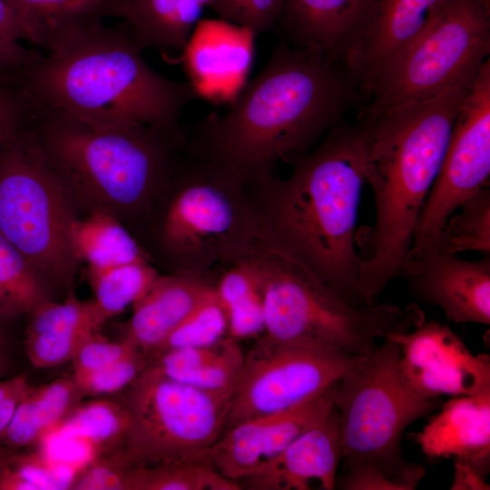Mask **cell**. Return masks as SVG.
<instances>
[{
    "mask_svg": "<svg viewBox=\"0 0 490 490\" xmlns=\"http://www.w3.org/2000/svg\"><path fill=\"white\" fill-rule=\"evenodd\" d=\"M28 113L19 89L12 83L0 84V146L24 126Z\"/></svg>",
    "mask_w": 490,
    "mask_h": 490,
    "instance_id": "cell-41",
    "label": "cell"
},
{
    "mask_svg": "<svg viewBox=\"0 0 490 490\" xmlns=\"http://www.w3.org/2000/svg\"><path fill=\"white\" fill-rule=\"evenodd\" d=\"M74 198L24 125L0 146V234L50 285L68 289L77 260L69 240Z\"/></svg>",
    "mask_w": 490,
    "mask_h": 490,
    "instance_id": "cell-9",
    "label": "cell"
},
{
    "mask_svg": "<svg viewBox=\"0 0 490 490\" xmlns=\"http://www.w3.org/2000/svg\"><path fill=\"white\" fill-rule=\"evenodd\" d=\"M221 270L159 274L132 305L122 340L150 358L179 325L214 296Z\"/></svg>",
    "mask_w": 490,
    "mask_h": 490,
    "instance_id": "cell-18",
    "label": "cell"
},
{
    "mask_svg": "<svg viewBox=\"0 0 490 490\" xmlns=\"http://www.w3.org/2000/svg\"><path fill=\"white\" fill-rule=\"evenodd\" d=\"M475 77L431 98L361 119L364 173L376 210L367 235L368 252L359 256V281L368 305L378 302L388 283L407 269L421 211Z\"/></svg>",
    "mask_w": 490,
    "mask_h": 490,
    "instance_id": "cell-4",
    "label": "cell"
},
{
    "mask_svg": "<svg viewBox=\"0 0 490 490\" xmlns=\"http://www.w3.org/2000/svg\"><path fill=\"white\" fill-rule=\"evenodd\" d=\"M416 301L439 307L448 321L490 324V256L466 260L426 248L409 261L401 277Z\"/></svg>",
    "mask_w": 490,
    "mask_h": 490,
    "instance_id": "cell-15",
    "label": "cell"
},
{
    "mask_svg": "<svg viewBox=\"0 0 490 490\" xmlns=\"http://www.w3.org/2000/svg\"><path fill=\"white\" fill-rule=\"evenodd\" d=\"M14 11L24 40L42 46L52 33L74 24L123 19L129 0H5Z\"/></svg>",
    "mask_w": 490,
    "mask_h": 490,
    "instance_id": "cell-26",
    "label": "cell"
},
{
    "mask_svg": "<svg viewBox=\"0 0 490 490\" xmlns=\"http://www.w3.org/2000/svg\"><path fill=\"white\" fill-rule=\"evenodd\" d=\"M95 332V331H94ZM93 332L47 331L25 335V351L37 368H49L72 360L83 342Z\"/></svg>",
    "mask_w": 490,
    "mask_h": 490,
    "instance_id": "cell-38",
    "label": "cell"
},
{
    "mask_svg": "<svg viewBox=\"0 0 490 490\" xmlns=\"http://www.w3.org/2000/svg\"><path fill=\"white\" fill-rule=\"evenodd\" d=\"M135 466L125 445L96 455L74 475L70 490H127L129 475Z\"/></svg>",
    "mask_w": 490,
    "mask_h": 490,
    "instance_id": "cell-35",
    "label": "cell"
},
{
    "mask_svg": "<svg viewBox=\"0 0 490 490\" xmlns=\"http://www.w3.org/2000/svg\"><path fill=\"white\" fill-rule=\"evenodd\" d=\"M125 447L136 466L209 459L227 422L230 397L146 368L124 390Z\"/></svg>",
    "mask_w": 490,
    "mask_h": 490,
    "instance_id": "cell-11",
    "label": "cell"
},
{
    "mask_svg": "<svg viewBox=\"0 0 490 490\" xmlns=\"http://www.w3.org/2000/svg\"><path fill=\"white\" fill-rule=\"evenodd\" d=\"M228 336V318L216 292L181 325H179L150 356L149 359L166 350L204 347L218 343Z\"/></svg>",
    "mask_w": 490,
    "mask_h": 490,
    "instance_id": "cell-34",
    "label": "cell"
},
{
    "mask_svg": "<svg viewBox=\"0 0 490 490\" xmlns=\"http://www.w3.org/2000/svg\"><path fill=\"white\" fill-rule=\"evenodd\" d=\"M82 399L83 395L71 376L41 386L29 385L9 426L0 436V446L23 449L36 445L56 429Z\"/></svg>",
    "mask_w": 490,
    "mask_h": 490,
    "instance_id": "cell-24",
    "label": "cell"
},
{
    "mask_svg": "<svg viewBox=\"0 0 490 490\" xmlns=\"http://www.w3.org/2000/svg\"><path fill=\"white\" fill-rule=\"evenodd\" d=\"M365 358L329 348L279 341L266 334L257 337L244 354L225 428L294 408L321 395Z\"/></svg>",
    "mask_w": 490,
    "mask_h": 490,
    "instance_id": "cell-12",
    "label": "cell"
},
{
    "mask_svg": "<svg viewBox=\"0 0 490 490\" xmlns=\"http://www.w3.org/2000/svg\"><path fill=\"white\" fill-rule=\"evenodd\" d=\"M451 490H489L490 485L475 468L469 464L454 460V478Z\"/></svg>",
    "mask_w": 490,
    "mask_h": 490,
    "instance_id": "cell-42",
    "label": "cell"
},
{
    "mask_svg": "<svg viewBox=\"0 0 490 490\" xmlns=\"http://www.w3.org/2000/svg\"><path fill=\"white\" fill-rule=\"evenodd\" d=\"M6 366L5 340L0 328V379Z\"/></svg>",
    "mask_w": 490,
    "mask_h": 490,
    "instance_id": "cell-48",
    "label": "cell"
},
{
    "mask_svg": "<svg viewBox=\"0 0 490 490\" xmlns=\"http://www.w3.org/2000/svg\"><path fill=\"white\" fill-rule=\"evenodd\" d=\"M8 74L7 72H0V84L8 83Z\"/></svg>",
    "mask_w": 490,
    "mask_h": 490,
    "instance_id": "cell-49",
    "label": "cell"
},
{
    "mask_svg": "<svg viewBox=\"0 0 490 490\" xmlns=\"http://www.w3.org/2000/svg\"><path fill=\"white\" fill-rule=\"evenodd\" d=\"M21 39H24V35L14 11L5 0H0V43L18 47Z\"/></svg>",
    "mask_w": 490,
    "mask_h": 490,
    "instance_id": "cell-43",
    "label": "cell"
},
{
    "mask_svg": "<svg viewBox=\"0 0 490 490\" xmlns=\"http://www.w3.org/2000/svg\"><path fill=\"white\" fill-rule=\"evenodd\" d=\"M219 473L209 459L135 466L130 473L127 490H240Z\"/></svg>",
    "mask_w": 490,
    "mask_h": 490,
    "instance_id": "cell-31",
    "label": "cell"
},
{
    "mask_svg": "<svg viewBox=\"0 0 490 490\" xmlns=\"http://www.w3.org/2000/svg\"><path fill=\"white\" fill-rule=\"evenodd\" d=\"M381 0H285L279 27L289 44L345 55L373 18Z\"/></svg>",
    "mask_w": 490,
    "mask_h": 490,
    "instance_id": "cell-20",
    "label": "cell"
},
{
    "mask_svg": "<svg viewBox=\"0 0 490 490\" xmlns=\"http://www.w3.org/2000/svg\"><path fill=\"white\" fill-rule=\"evenodd\" d=\"M253 38L246 29L215 25L191 35L181 59L200 96L217 100L238 91L253 60Z\"/></svg>",
    "mask_w": 490,
    "mask_h": 490,
    "instance_id": "cell-22",
    "label": "cell"
},
{
    "mask_svg": "<svg viewBox=\"0 0 490 490\" xmlns=\"http://www.w3.org/2000/svg\"><path fill=\"white\" fill-rule=\"evenodd\" d=\"M486 5H490V0H484Z\"/></svg>",
    "mask_w": 490,
    "mask_h": 490,
    "instance_id": "cell-50",
    "label": "cell"
},
{
    "mask_svg": "<svg viewBox=\"0 0 490 490\" xmlns=\"http://www.w3.org/2000/svg\"><path fill=\"white\" fill-rule=\"evenodd\" d=\"M490 5L449 0L436 23L381 67L361 119L431 98L475 76L490 49Z\"/></svg>",
    "mask_w": 490,
    "mask_h": 490,
    "instance_id": "cell-10",
    "label": "cell"
},
{
    "mask_svg": "<svg viewBox=\"0 0 490 490\" xmlns=\"http://www.w3.org/2000/svg\"><path fill=\"white\" fill-rule=\"evenodd\" d=\"M490 175V63L478 69L465 97L444 159L421 211L408 263L437 244L442 228L465 201L488 186Z\"/></svg>",
    "mask_w": 490,
    "mask_h": 490,
    "instance_id": "cell-13",
    "label": "cell"
},
{
    "mask_svg": "<svg viewBox=\"0 0 490 490\" xmlns=\"http://www.w3.org/2000/svg\"><path fill=\"white\" fill-rule=\"evenodd\" d=\"M9 465L36 490L70 489L74 477L68 469L55 465L39 451L20 450Z\"/></svg>",
    "mask_w": 490,
    "mask_h": 490,
    "instance_id": "cell-39",
    "label": "cell"
},
{
    "mask_svg": "<svg viewBox=\"0 0 490 490\" xmlns=\"http://www.w3.org/2000/svg\"><path fill=\"white\" fill-rule=\"evenodd\" d=\"M40 53L20 45L10 47L0 43V72H8L34 61Z\"/></svg>",
    "mask_w": 490,
    "mask_h": 490,
    "instance_id": "cell-44",
    "label": "cell"
},
{
    "mask_svg": "<svg viewBox=\"0 0 490 490\" xmlns=\"http://www.w3.org/2000/svg\"><path fill=\"white\" fill-rule=\"evenodd\" d=\"M342 456L339 415L334 404L320 422L261 468L236 483L241 489L253 490H332Z\"/></svg>",
    "mask_w": 490,
    "mask_h": 490,
    "instance_id": "cell-17",
    "label": "cell"
},
{
    "mask_svg": "<svg viewBox=\"0 0 490 490\" xmlns=\"http://www.w3.org/2000/svg\"><path fill=\"white\" fill-rule=\"evenodd\" d=\"M42 47L45 54L13 73L29 113L106 127H175L184 107L200 97L191 83L167 78L145 63L123 20L67 26Z\"/></svg>",
    "mask_w": 490,
    "mask_h": 490,
    "instance_id": "cell-2",
    "label": "cell"
},
{
    "mask_svg": "<svg viewBox=\"0 0 490 490\" xmlns=\"http://www.w3.org/2000/svg\"><path fill=\"white\" fill-rule=\"evenodd\" d=\"M134 348L128 342L107 340L95 332L91 334L81 345L72 359L74 375L84 374L110 365L131 354Z\"/></svg>",
    "mask_w": 490,
    "mask_h": 490,
    "instance_id": "cell-40",
    "label": "cell"
},
{
    "mask_svg": "<svg viewBox=\"0 0 490 490\" xmlns=\"http://www.w3.org/2000/svg\"><path fill=\"white\" fill-rule=\"evenodd\" d=\"M161 198L165 203L158 240L171 272L222 270L245 257L262 237L243 181L191 149L187 141Z\"/></svg>",
    "mask_w": 490,
    "mask_h": 490,
    "instance_id": "cell-7",
    "label": "cell"
},
{
    "mask_svg": "<svg viewBox=\"0 0 490 490\" xmlns=\"http://www.w3.org/2000/svg\"><path fill=\"white\" fill-rule=\"evenodd\" d=\"M285 0H213L211 6L225 23L255 37L276 23Z\"/></svg>",
    "mask_w": 490,
    "mask_h": 490,
    "instance_id": "cell-37",
    "label": "cell"
},
{
    "mask_svg": "<svg viewBox=\"0 0 490 490\" xmlns=\"http://www.w3.org/2000/svg\"><path fill=\"white\" fill-rule=\"evenodd\" d=\"M216 297L227 314L228 335L236 340L265 332L262 295L257 275L246 259L220 271Z\"/></svg>",
    "mask_w": 490,
    "mask_h": 490,
    "instance_id": "cell-27",
    "label": "cell"
},
{
    "mask_svg": "<svg viewBox=\"0 0 490 490\" xmlns=\"http://www.w3.org/2000/svg\"><path fill=\"white\" fill-rule=\"evenodd\" d=\"M383 340L333 387L342 435L341 462L344 470L375 467L401 490H413L425 468L405 458L402 434L412 423L439 409L443 402L421 397L407 385L399 371V345Z\"/></svg>",
    "mask_w": 490,
    "mask_h": 490,
    "instance_id": "cell-8",
    "label": "cell"
},
{
    "mask_svg": "<svg viewBox=\"0 0 490 490\" xmlns=\"http://www.w3.org/2000/svg\"><path fill=\"white\" fill-rule=\"evenodd\" d=\"M56 428L89 443L96 456L125 445L129 416L121 400L81 401Z\"/></svg>",
    "mask_w": 490,
    "mask_h": 490,
    "instance_id": "cell-29",
    "label": "cell"
},
{
    "mask_svg": "<svg viewBox=\"0 0 490 490\" xmlns=\"http://www.w3.org/2000/svg\"><path fill=\"white\" fill-rule=\"evenodd\" d=\"M25 125L74 200L117 218L152 211L187 138L180 125L106 127L47 113Z\"/></svg>",
    "mask_w": 490,
    "mask_h": 490,
    "instance_id": "cell-5",
    "label": "cell"
},
{
    "mask_svg": "<svg viewBox=\"0 0 490 490\" xmlns=\"http://www.w3.org/2000/svg\"><path fill=\"white\" fill-rule=\"evenodd\" d=\"M333 387L294 408L225 428L211 447L209 461L234 482L254 473L329 413L334 407Z\"/></svg>",
    "mask_w": 490,
    "mask_h": 490,
    "instance_id": "cell-16",
    "label": "cell"
},
{
    "mask_svg": "<svg viewBox=\"0 0 490 490\" xmlns=\"http://www.w3.org/2000/svg\"><path fill=\"white\" fill-rule=\"evenodd\" d=\"M149 358L134 350L124 358L102 368L74 375L84 397H101L123 391L147 368Z\"/></svg>",
    "mask_w": 490,
    "mask_h": 490,
    "instance_id": "cell-36",
    "label": "cell"
},
{
    "mask_svg": "<svg viewBox=\"0 0 490 490\" xmlns=\"http://www.w3.org/2000/svg\"><path fill=\"white\" fill-rule=\"evenodd\" d=\"M158 275L150 262L87 270L88 281L94 294L91 303L98 327L133 305Z\"/></svg>",
    "mask_w": 490,
    "mask_h": 490,
    "instance_id": "cell-30",
    "label": "cell"
},
{
    "mask_svg": "<svg viewBox=\"0 0 490 490\" xmlns=\"http://www.w3.org/2000/svg\"><path fill=\"white\" fill-rule=\"evenodd\" d=\"M291 174L245 186L269 242L355 306L359 281L356 227L364 184L360 125L335 124Z\"/></svg>",
    "mask_w": 490,
    "mask_h": 490,
    "instance_id": "cell-3",
    "label": "cell"
},
{
    "mask_svg": "<svg viewBox=\"0 0 490 490\" xmlns=\"http://www.w3.org/2000/svg\"><path fill=\"white\" fill-rule=\"evenodd\" d=\"M72 251L87 270H103L123 264L150 262L146 250L123 227L119 218L103 211L75 217L69 230Z\"/></svg>",
    "mask_w": 490,
    "mask_h": 490,
    "instance_id": "cell-25",
    "label": "cell"
},
{
    "mask_svg": "<svg viewBox=\"0 0 490 490\" xmlns=\"http://www.w3.org/2000/svg\"><path fill=\"white\" fill-rule=\"evenodd\" d=\"M27 383L24 376H16L8 379H0V402L11 392Z\"/></svg>",
    "mask_w": 490,
    "mask_h": 490,
    "instance_id": "cell-46",
    "label": "cell"
},
{
    "mask_svg": "<svg viewBox=\"0 0 490 490\" xmlns=\"http://www.w3.org/2000/svg\"><path fill=\"white\" fill-rule=\"evenodd\" d=\"M243 362L244 353L238 340L228 335L213 358L199 368L178 374L171 379L231 398L241 375Z\"/></svg>",
    "mask_w": 490,
    "mask_h": 490,
    "instance_id": "cell-33",
    "label": "cell"
},
{
    "mask_svg": "<svg viewBox=\"0 0 490 490\" xmlns=\"http://www.w3.org/2000/svg\"><path fill=\"white\" fill-rule=\"evenodd\" d=\"M48 300L49 284L28 259L0 234V318L29 315Z\"/></svg>",
    "mask_w": 490,
    "mask_h": 490,
    "instance_id": "cell-28",
    "label": "cell"
},
{
    "mask_svg": "<svg viewBox=\"0 0 490 490\" xmlns=\"http://www.w3.org/2000/svg\"><path fill=\"white\" fill-rule=\"evenodd\" d=\"M414 435L430 459L466 462L486 478L490 468V393L453 397Z\"/></svg>",
    "mask_w": 490,
    "mask_h": 490,
    "instance_id": "cell-21",
    "label": "cell"
},
{
    "mask_svg": "<svg viewBox=\"0 0 490 490\" xmlns=\"http://www.w3.org/2000/svg\"><path fill=\"white\" fill-rule=\"evenodd\" d=\"M20 450L22 449L0 446V474Z\"/></svg>",
    "mask_w": 490,
    "mask_h": 490,
    "instance_id": "cell-47",
    "label": "cell"
},
{
    "mask_svg": "<svg viewBox=\"0 0 490 490\" xmlns=\"http://www.w3.org/2000/svg\"><path fill=\"white\" fill-rule=\"evenodd\" d=\"M384 338L401 349L399 371L407 385L427 399L490 393V358L474 355L446 324L422 319Z\"/></svg>",
    "mask_w": 490,
    "mask_h": 490,
    "instance_id": "cell-14",
    "label": "cell"
},
{
    "mask_svg": "<svg viewBox=\"0 0 490 490\" xmlns=\"http://www.w3.org/2000/svg\"><path fill=\"white\" fill-rule=\"evenodd\" d=\"M211 4V0H129L122 20L139 50L155 48L182 56Z\"/></svg>",
    "mask_w": 490,
    "mask_h": 490,
    "instance_id": "cell-23",
    "label": "cell"
},
{
    "mask_svg": "<svg viewBox=\"0 0 490 490\" xmlns=\"http://www.w3.org/2000/svg\"><path fill=\"white\" fill-rule=\"evenodd\" d=\"M334 59L282 39L262 71L223 115L213 113L187 132L188 145L239 177L245 186L294 163L338 123L352 100Z\"/></svg>",
    "mask_w": 490,
    "mask_h": 490,
    "instance_id": "cell-1",
    "label": "cell"
},
{
    "mask_svg": "<svg viewBox=\"0 0 490 490\" xmlns=\"http://www.w3.org/2000/svg\"><path fill=\"white\" fill-rule=\"evenodd\" d=\"M29 385L30 384L27 382L19 387L0 402V436L9 426L16 407Z\"/></svg>",
    "mask_w": 490,
    "mask_h": 490,
    "instance_id": "cell-45",
    "label": "cell"
},
{
    "mask_svg": "<svg viewBox=\"0 0 490 490\" xmlns=\"http://www.w3.org/2000/svg\"><path fill=\"white\" fill-rule=\"evenodd\" d=\"M442 228L437 244L451 254L473 250L490 253V189L485 186L468 198Z\"/></svg>",
    "mask_w": 490,
    "mask_h": 490,
    "instance_id": "cell-32",
    "label": "cell"
},
{
    "mask_svg": "<svg viewBox=\"0 0 490 490\" xmlns=\"http://www.w3.org/2000/svg\"><path fill=\"white\" fill-rule=\"evenodd\" d=\"M243 258L260 283L264 334L277 340L368 357L378 339L392 331L409 329L425 318L416 304L402 309L393 303H348L263 235Z\"/></svg>",
    "mask_w": 490,
    "mask_h": 490,
    "instance_id": "cell-6",
    "label": "cell"
},
{
    "mask_svg": "<svg viewBox=\"0 0 490 490\" xmlns=\"http://www.w3.org/2000/svg\"><path fill=\"white\" fill-rule=\"evenodd\" d=\"M449 0H381L361 35L345 54L348 73L368 91L388 59L424 34Z\"/></svg>",
    "mask_w": 490,
    "mask_h": 490,
    "instance_id": "cell-19",
    "label": "cell"
}]
</instances>
